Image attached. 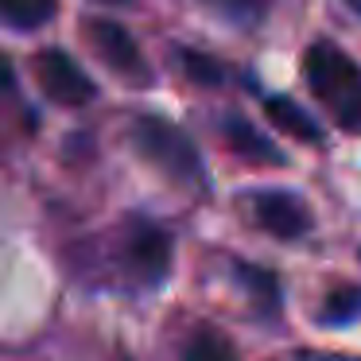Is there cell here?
I'll return each mask as SVG.
<instances>
[{"label": "cell", "mask_w": 361, "mask_h": 361, "mask_svg": "<svg viewBox=\"0 0 361 361\" xmlns=\"http://www.w3.org/2000/svg\"><path fill=\"white\" fill-rule=\"evenodd\" d=\"M12 82H16V74H12V63L4 55H0V94H8Z\"/></svg>", "instance_id": "15"}, {"label": "cell", "mask_w": 361, "mask_h": 361, "mask_svg": "<svg viewBox=\"0 0 361 361\" xmlns=\"http://www.w3.org/2000/svg\"><path fill=\"white\" fill-rule=\"evenodd\" d=\"M221 133H226V144L237 152V156L252 159V164H283L280 148H276L272 140H264V136H260L257 128L249 125V121H241V117H226Z\"/></svg>", "instance_id": "7"}, {"label": "cell", "mask_w": 361, "mask_h": 361, "mask_svg": "<svg viewBox=\"0 0 361 361\" xmlns=\"http://www.w3.org/2000/svg\"><path fill=\"white\" fill-rule=\"evenodd\" d=\"M82 32H86V43L94 47V55L102 59L117 78L133 82V86H148L152 82V66H148V59H144L140 43H136L121 24H113V20H86Z\"/></svg>", "instance_id": "3"}, {"label": "cell", "mask_w": 361, "mask_h": 361, "mask_svg": "<svg viewBox=\"0 0 361 361\" xmlns=\"http://www.w3.org/2000/svg\"><path fill=\"white\" fill-rule=\"evenodd\" d=\"M125 268L136 283L156 288L171 272V237L152 221H133L125 233Z\"/></svg>", "instance_id": "4"}, {"label": "cell", "mask_w": 361, "mask_h": 361, "mask_svg": "<svg viewBox=\"0 0 361 361\" xmlns=\"http://www.w3.org/2000/svg\"><path fill=\"white\" fill-rule=\"evenodd\" d=\"M179 59H183V71L190 74L195 82H221V66L214 63V59H206V55H198V51H179Z\"/></svg>", "instance_id": "13"}, {"label": "cell", "mask_w": 361, "mask_h": 361, "mask_svg": "<svg viewBox=\"0 0 361 361\" xmlns=\"http://www.w3.org/2000/svg\"><path fill=\"white\" fill-rule=\"evenodd\" d=\"M183 361H237L233 345L221 330L214 326H198L195 334L183 342Z\"/></svg>", "instance_id": "10"}, {"label": "cell", "mask_w": 361, "mask_h": 361, "mask_svg": "<svg viewBox=\"0 0 361 361\" xmlns=\"http://www.w3.org/2000/svg\"><path fill=\"white\" fill-rule=\"evenodd\" d=\"M357 314H361V288L334 291V295L326 299V307H322V322H330V326H345V322H353Z\"/></svg>", "instance_id": "12"}, {"label": "cell", "mask_w": 361, "mask_h": 361, "mask_svg": "<svg viewBox=\"0 0 361 361\" xmlns=\"http://www.w3.org/2000/svg\"><path fill=\"white\" fill-rule=\"evenodd\" d=\"M249 206H252L257 226L268 229L272 237H280V241H299L314 226L307 202L299 195H291V190H260V195H252Z\"/></svg>", "instance_id": "6"}, {"label": "cell", "mask_w": 361, "mask_h": 361, "mask_svg": "<svg viewBox=\"0 0 361 361\" xmlns=\"http://www.w3.org/2000/svg\"><path fill=\"white\" fill-rule=\"evenodd\" d=\"M35 78H39L43 94H47L51 102L71 105V109L74 105H90L97 97L94 78H90V74L59 47H47V51L35 55Z\"/></svg>", "instance_id": "5"}, {"label": "cell", "mask_w": 361, "mask_h": 361, "mask_svg": "<svg viewBox=\"0 0 361 361\" xmlns=\"http://www.w3.org/2000/svg\"><path fill=\"white\" fill-rule=\"evenodd\" d=\"M198 4L237 27H257L268 16V0H198Z\"/></svg>", "instance_id": "11"}, {"label": "cell", "mask_w": 361, "mask_h": 361, "mask_svg": "<svg viewBox=\"0 0 361 361\" xmlns=\"http://www.w3.org/2000/svg\"><path fill=\"white\" fill-rule=\"evenodd\" d=\"M59 0H0V24L12 32H35V27L55 20Z\"/></svg>", "instance_id": "9"}, {"label": "cell", "mask_w": 361, "mask_h": 361, "mask_svg": "<svg viewBox=\"0 0 361 361\" xmlns=\"http://www.w3.org/2000/svg\"><path fill=\"white\" fill-rule=\"evenodd\" d=\"M303 78L342 133H361V66L338 43L319 39L307 47Z\"/></svg>", "instance_id": "1"}, {"label": "cell", "mask_w": 361, "mask_h": 361, "mask_svg": "<svg viewBox=\"0 0 361 361\" xmlns=\"http://www.w3.org/2000/svg\"><path fill=\"white\" fill-rule=\"evenodd\" d=\"M105 4H128V0H105Z\"/></svg>", "instance_id": "17"}, {"label": "cell", "mask_w": 361, "mask_h": 361, "mask_svg": "<svg viewBox=\"0 0 361 361\" xmlns=\"http://www.w3.org/2000/svg\"><path fill=\"white\" fill-rule=\"evenodd\" d=\"M264 113H268V121H272L276 128H283V133L295 136V140L322 144V128L314 125V121L307 117L295 102H288V97H264Z\"/></svg>", "instance_id": "8"}, {"label": "cell", "mask_w": 361, "mask_h": 361, "mask_svg": "<svg viewBox=\"0 0 361 361\" xmlns=\"http://www.w3.org/2000/svg\"><path fill=\"white\" fill-rule=\"evenodd\" d=\"M299 361H361L357 353H334V350H303Z\"/></svg>", "instance_id": "14"}, {"label": "cell", "mask_w": 361, "mask_h": 361, "mask_svg": "<svg viewBox=\"0 0 361 361\" xmlns=\"http://www.w3.org/2000/svg\"><path fill=\"white\" fill-rule=\"evenodd\" d=\"M133 144L156 171H164L179 187H195V190L206 187L202 156H198L195 140L179 125H171L164 117H140L133 125Z\"/></svg>", "instance_id": "2"}, {"label": "cell", "mask_w": 361, "mask_h": 361, "mask_svg": "<svg viewBox=\"0 0 361 361\" xmlns=\"http://www.w3.org/2000/svg\"><path fill=\"white\" fill-rule=\"evenodd\" d=\"M345 4H350V8H353V12H357V16H361V0H345Z\"/></svg>", "instance_id": "16"}]
</instances>
